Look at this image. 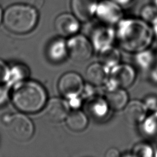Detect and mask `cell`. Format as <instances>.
I'll return each mask as SVG.
<instances>
[{
  "instance_id": "1",
  "label": "cell",
  "mask_w": 157,
  "mask_h": 157,
  "mask_svg": "<svg viewBox=\"0 0 157 157\" xmlns=\"http://www.w3.org/2000/svg\"><path fill=\"white\" fill-rule=\"evenodd\" d=\"M117 37L123 50L129 52H140L150 45L153 31L143 20L125 19L118 24Z\"/></svg>"
},
{
  "instance_id": "2",
  "label": "cell",
  "mask_w": 157,
  "mask_h": 157,
  "mask_svg": "<svg viewBox=\"0 0 157 157\" xmlns=\"http://www.w3.org/2000/svg\"><path fill=\"white\" fill-rule=\"evenodd\" d=\"M11 99L13 105L20 111L35 113L45 105L47 93L38 82L26 80L12 86Z\"/></svg>"
},
{
  "instance_id": "3",
  "label": "cell",
  "mask_w": 157,
  "mask_h": 157,
  "mask_svg": "<svg viewBox=\"0 0 157 157\" xmlns=\"http://www.w3.org/2000/svg\"><path fill=\"white\" fill-rule=\"evenodd\" d=\"M38 20L36 9L29 4H14L9 6L3 13V23L9 31L25 34L32 31Z\"/></svg>"
},
{
  "instance_id": "4",
  "label": "cell",
  "mask_w": 157,
  "mask_h": 157,
  "mask_svg": "<svg viewBox=\"0 0 157 157\" xmlns=\"http://www.w3.org/2000/svg\"><path fill=\"white\" fill-rule=\"evenodd\" d=\"M4 122L9 134L18 141H27L34 134V128L32 121L23 113L7 115Z\"/></svg>"
},
{
  "instance_id": "5",
  "label": "cell",
  "mask_w": 157,
  "mask_h": 157,
  "mask_svg": "<svg viewBox=\"0 0 157 157\" xmlns=\"http://www.w3.org/2000/svg\"><path fill=\"white\" fill-rule=\"evenodd\" d=\"M136 77L134 68L128 64H117L110 71L109 77L107 82L108 90L117 88H124L132 85Z\"/></svg>"
},
{
  "instance_id": "6",
  "label": "cell",
  "mask_w": 157,
  "mask_h": 157,
  "mask_svg": "<svg viewBox=\"0 0 157 157\" xmlns=\"http://www.w3.org/2000/svg\"><path fill=\"white\" fill-rule=\"evenodd\" d=\"M67 55L76 62L87 61L93 53V46L83 35L72 36L67 42Z\"/></svg>"
},
{
  "instance_id": "7",
  "label": "cell",
  "mask_w": 157,
  "mask_h": 157,
  "mask_svg": "<svg viewBox=\"0 0 157 157\" xmlns=\"http://www.w3.org/2000/svg\"><path fill=\"white\" fill-rule=\"evenodd\" d=\"M58 88L64 98L70 99L78 97L84 89V85L82 77L77 73L69 72L60 77Z\"/></svg>"
},
{
  "instance_id": "8",
  "label": "cell",
  "mask_w": 157,
  "mask_h": 157,
  "mask_svg": "<svg viewBox=\"0 0 157 157\" xmlns=\"http://www.w3.org/2000/svg\"><path fill=\"white\" fill-rule=\"evenodd\" d=\"M95 14L101 21L107 25L115 24L122 17L120 5L111 0L103 1L98 4Z\"/></svg>"
},
{
  "instance_id": "9",
  "label": "cell",
  "mask_w": 157,
  "mask_h": 157,
  "mask_svg": "<svg viewBox=\"0 0 157 157\" xmlns=\"http://www.w3.org/2000/svg\"><path fill=\"white\" fill-rule=\"evenodd\" d=\"M45 115L52 122H59L66 118L69 113V104L65 100L53 98L48 101L45 109Z\"/></svg>"
},
{
  "instance_id": "10",
  "label": "cell",
  "mask_w": 157,
  "mask_h": 157,
  "mask_svg": "<svg viewBox=\"0 0 157 157\" xmlns=\"http://www.w3.org/2000/svg\"><path fill=\"white\" fill-rule=\"evenodd\" d=\"M54 26L57 33L63 37L74 36L80 28L77 17L67 13L59 15L55 20Z\"/></svg>"
},
{
  "instance_id": "11",
  "label": "cell",
  "mask_w": 157,
  "mask_h": 157,
  "mask_svg": "<svg viewBox=\"0 0 157 157\" xmlns=\"http://www.w3.org/2000/svg\"><path fill=\"white\" fill-rule=\"evenodd\" d=\"M98 0H71V8L77 19L89 20L96 13Z\"/></svg>"
},
{
  "instance_id": "12",
  "label": "cell",
  "mask_w": 157,
  "mask_h": 157,
  "mask_svg": "<svg viewBox=\"0 0 157 157\" xmlns=\"http://www.w3.org/2000/svg\"><path fill=\"white\" fill-rule=\"evenodd\" d=\"M147 112V107L145 104L137 100H132L124 107V115L128 122L136 124L145 120Z\"/></svg>"
},
{
  "instance_id": "13",
  "label": "cell",
  "mask_w": 157,
  "mask_h": 157,
  "mask_svg": "<svg viewBox=\"0 0 157 157\" xmlns=\"http://www.w3.org/2000/svg\"><path fill=\"white\" fill-rule=\"evenodd\" d=\"M115 39L114 30L107 26L97 27L91 34V42L97 50L111 45Z\"/></svg>"
},
{
  "instance_id": "14",
  "label": "cell",
  "mask_w": 157,
  "mask_h": 157,
  "mask_svg": "<svg viewBox=\"0 0 157 157\" xmlns=\"http://www.w3.org/2000/svg\"><path fill=\"white\" fill-rule=\"evenodd\" d=\"M109 68L101 63H93L86 70V80L92 85H101L108 81L109 77Z\"/></svg>"
},
{
  "instance_id": "15",
  "label": "cell",
  "mask_w": 157,
  "mask_h": 157,
  "mask_svg": "<svg viewBox=\"0 0 157 157\" xmlns=\"http://www.w3.org/2000/svg\"><path fill=\"white\" fill-rule=\"evenodd\" d=\"M109 105L105 100L99 97L90 98L86 104V109L89 115L96 119L104 118L109 111Z\"/></svg>"
},
{
  "instance_id": "16",
  "label": "cell",
  "mask_w": 157,
  "mask_h": 157,
  "mask_svg": "<svg viewBox=\"0 0 157 157\" xmlns=\"http://www.w3.org/2000/svg\"><path fill=\"white\" fill-rule=\"evenodd\" d=\"M105 99L109 107L116 110L122 109L128 102V95L121 88L108 90Z\"/></svg>"
},
{
  "instance_id": "17",
  "label": "cell",
  "mask_w": 157,
  "mask_h": 157,
  "mask_svg": "<svg viewBox=\"0 0 157 157\" xmlns=\"http://www.w3.org/2000/svg\"><path fill=\"white\" fill-rule=\"evenodd\" d=\"M66 123L67 127L73 131H82L88 125V118L82 111L73 110L66 117Z\"/></svg>"
},
{
  "instance_id": "18",
  "label": "cell",
  "mask_w": 157,
  "mask_h": 157,
  "mask_svg": "<svg viewBox=\"0 0 157 157\" xmlns=\"http://www.w3.org/2000/svg\"><path fill=\"white\" fill-rule=\"evenodd\" d=\"M67 55V44L62 39L53 40L48 46L47 56L53 62L63 60Z\"/></svg>"
},
{
  "instance_id": "19",
  "label": "cell",
  "mask_w": 157,
  "mask_h": 157,
  "mask_svg": "<svg viewBox=\"0 0 157 157\" xmlns=\"http://www.w3.org/2000/svg\"><path fill=\"white\" fill-rule=\"evenodd\" d=\"M29 74V69L25 64H16L9 68L6 83L9 86H13L18 83L26 80Z\"/></svg>"
},
{
  "instance_id": "20",
  "label": "cell",
  "mask_w": 157,
  "mask_h": 157,
  "mask_svg": "<svg viewBox=\"0 0 157 157\" xmlns=\"http://www.w3.org/2000/svg\"><path fill=\"white\" fill-rule=\"evenodd\" d=\"M99 58L102 64L109 68L113 67L118 64L120 53L117 48L110 45L99 50Z\"/></svg>"
},
{
  "instance_id": "21",
  "label": "cell",
  "mask_w": 157,
  "mask_h": 157,
  "mask_svg": "<svg viewBox=\"0 0 157 157\" xmlns=\"http://www.w3.org/2000/svg\"><path fill=\"white\" fill-rule=\"evenodd\" d=\"M143 130L145 134L150 137L157 136V112L145 120Z\"/></svg>"
},
{
  "instance_id": "22",
  "label": "cell",
  "mask_w": 157,
  "mask_h": 157,
  "mask_svg": "<svg viewBox=\"0 0 157 157\" xmlns=\"http://www.w3.org/2000/svg\"><path fill=\"white\" fill-rule=\"evenodd\" d=\"M132 156H151L152 149L146 144H139L136 145L132 150Z\"/></svg>"
},
{
  "instance_id": "23",
  "label": "cell",
  "mask_w": 157,
  "mask_h": 157,
  "mask_svg": "<svg viewBox=\"0 0 157 157\" xmlns=\"http://www.w3.org/2000/svg\"><path fill=\"white\" fill-rule=\"evenodd\" d=\"M136 60L138 64L143 67H147L151 64L152 61L151 53L146 51L140 52L136 56Z\"/></svg>"
},
{
  "instance_id": "24",
  "label": "cell",
  "mask_w": 157,
  "mask_h": 157,
  "mask_svg": "<svg viewBox=\"0 0 157 157\" xmlns=\"http://www.w3.org/2000/svg\"><path fill=\"white\" fill-rule=\"evenodd\" d=\"M157 9L152 6H145L142 10L141 15L145 21H153L157 18Z\"/></svg>"
},
{
  "instance_id": "25",
  "label": "cell",
  "mask_w": 157,
  "mask_h": 157,
  "mask_svg": "<svg viewBox=\"0 0 157 157\" xmlns=\"http://www.w3.org/2000/svg\"><path fill=\"white\" fill-rule=\"evenodd\" d=\"M9 67L1 59H0V83L6 82L7 78Z\"/></svg>"
},
{
  "instance_id": "26",
  "label": "cell",
  "mask_w": 157,
  "mask_h": 157,
  "mask_svg": "<svg viewBox=\"0 0 157 157\" xmlns=\"http://www.w3.org/2000/svg\"><path fill=\"white\" fill-rule=\"evenodd\" d=\"M9 98V89L6 86L0 85V107L4 105Z\"/></svg>"
},
{
  "instance_id": "27",
  "label": "cell",
  "mask_w": 157,
  "mask_h": 157,
  "mask_svg": "<svg viewBox=\"0 0 157 157\" xmlns=\"http://www.w3.org/2000/svg\"><path fill=\"white\" fill-rule=\"evenodd\" d=\"M28 4L36 9H40L44 3V0H27Z\"/></svg>"
},
{
  "instance_id": "28",
  "label": "cell",
  "mask_w": 157,
  "mask_h": 157,
  "mask_svg": "<svg viewBox=\"0 0 157 157\" xmlns=\"http://www.w3.org/2000/svg\"><path fill=\"white\" fill-rule=\"evenodd\" d=\"M119 156H120L119 151L115 148H111L109 149L105 153L106 157H118Z\"/></svg>"
},
{
  "instance_id": "29",
  "label": "cell",
  "mask_w": 157,
  "mask_h": 157,
  "mask_svg": "<svg viewBox=\"0 0 157 157\" xmlns=\"http://www.w3.org/2000/svg\"><path fill=\"white\" fill-rule=\"evenodd\" d=\"M81 101L78 97L73 98L69 99V106L73 107V108H78L80 105Z\"/></svg>"
},
{
  "instance_id": "30",
  "label": "cell",
  "mask_w": 157,
  "mask_h": 157,
  "mask_svg": "<svg viewBox=\"0 0 157 157\" xmlns=\"http://www.w3.org/2000/svg\"><path fill=\"white\" fill-rule=\"evenodd\" d=\"M119 5H126L131 2L132 0H111Z\"/></svg>"
},
{
  "instance_id": "31",
  "label": "cell",
  "mask_w": 157,
  "mask_h": 157,
  "mask_svg": "<svg viewBox=\"0 0 157 157\" xmlns=\"http://www.w3.org/2000/svg\"><path fill=\"white\" fill-rule=\"evenodd\" d=\"M153 26H154V29L155 31V32L157 33V18L156 19H155L153 21Z\"/></svg>"
},
{
  "instance_id": "32",
  "label": "cell",
  "mask_w": 157,
  "mask_h": 157,
  "mask_svg": "<svg viewBox=\"0 0 157 157\" xmlns=\"http://www.w3.org/2000/svg\"><path fill=\"white\" fill-rule=\"evenodd\" d=\"M2 18H3V12L1 7H0V23L2 21Z\"/></svg>"
},
{
  "instance_id": "33",
  "label": "cell",
  "mask_w": 157,
  "mask_h": 157,
  "mask_svg": "<svg viewBox=\"0 0 157 157\" xmlns=\"http://www.w3.org/2000/svg\"><path fill=\"white\" fill-rule=\"evenodd\" d=\"M153 2H154L156 7L157 8V0H153Z\"/></svg>"
},
{
  "instance_id": "34",
  "label": "cell",
  "mask_w": 157,
  "mask_h": 157,
  "mask_svg": "<svg viewBox=\"0 0 157 157\" xmlns=\"http://www.w3.org/2000/svg\"><path fill=\"white\" fill-rule=\"evenodd\" d=\"M156 156H157V153H156Z\"/></svg>"
}]
</instances>
